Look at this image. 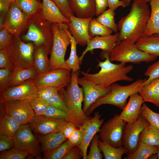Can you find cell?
<instances>
[{"instance_id":"obj_1","label":"cell","mask_w":159,"mask_h":159,"mask_svg":"<svg viewBox=\"0 0 159 159\" xmlns=\"http://www.w3.org/2000/svg\"><path fill=\"white\" fill-rule=\"evenodd\" d=\"M150 13L147 3L133 1L129 12L118 22L117 42L125 41L135 44L144 36Z\"/></svg>"},{"instance_id":"obj_2","label":"cell","mask_w":159,"mask_h":159,"mask_svg":"<svg viewBox=\"0 0 159 159\" xmlns=\"http://www.w3.org/2000/svg\"><path fill=\"white\" fill-rule=\"evenodd\" d=\"M103 62L98 61L97 68L100 67L99 71L95 74L81 71L83 78L100 85L110 86L115 82L121 80L131 82L133 80L127 74L133 69L131 65H126V63L115 64L111 62L110 55H106Z\"/></svg>"},{"instance_id":"obj_3","label":"cell","mask_w":159,"mask_h":159,"mask_svg":"<svg viewBox=\"0 0 159 159\" xmlns=\"http://www.w3.org/2000/svg\"><path fill=\"white\" fill-rule=\"evenodd\" d=\"M78 75V71L72 72L69 84L66 89L64 88L58 91L68 109L67 120L73 122L77 128L85 120L91 118L86 115L82 107L84 95L82 88L79 86Z\"/></svg>"},{"instance_id":"obj_4","label":"cell","mask_w":159,"mask_h":159,"mask_svg":"<svg viewBox=\"0 0 159 159\" xmlns=\"http://www.w3.org/2000/svg\"><path fill=\"white\" fill-rule=\"evenodd\" d=\"M146 80L138 79L126 86L112 84L110 86V92L92 104L85 113L86 115L88 116L96 108L105 104L112 105L122 110L127 103L128 98L134 94L139 93Z\"/></svg>"},{"instance_id":"obj_5","label":"cell","mask_w":159,"mask_h":159,"mask_svg":"<svg viewBox=\"0 0 159 159\" xmlns=\"http://www.w3.org/2000/svg\"><path fill=\"white\" fill-rule=\"evenodd\" d=\"M27 28L22 39L33 42L35 47L45 45L50 54L53 41L52 23L46 20L40 12L30 16Z\"/></svg>"},{"instance_id":"obj_6","label":"cell","mask_w":159,"mask_h":159,"mask_svg":"<svg viewBox=\"0 0 159 159\" xmlns=\"http://www.w3.org/2000/svg\"><path fill=\"white\" fill-rule=\"evenodd\" d=\"M52 26L53 41L49 59L50 70L63 68L71 71L64 59L67 47L71 44L68 25L65 23H53Z\"/></svg>"},{"instance_id":"obj_7","label":"cell","mask_w":159,"mask_h":159,"mask_svg":"<svg viewBox=\"0 0 159 159\" xmlns=\"http://www.w3.org/2000/svg\"><path fill=\"white\" fill-rule=\"evenodd\" d=\"M34 49L33 42L25 43L21 39L20 34L12 35L6 49L14 70L34 65Z\"/></svg>"},{"instance_id":"obj_8","label":"cell","mask_w":159,"mask_h":159,"mask_svg":"<svg viewBox=\"0 0 159 159\" xmlns=\"http://www.w3.org/2000/svg\"><path fill=\"white\" fill-rule=\"evenodd\" d=\"M157 57L145 53L136 47L135 44L125 41L117 42L110 54L111 62L117 61L124 63H148Z\"/></svg>"},{"instance_id":"obj_9","label":"cell","mask_w":159,"mask_h":159,"mask_svg":"<svg viewBox=\"0 0 159 159\" xmlns=\"http://www.w3.org/2000/svg\"><path fill=\"white\" fill-rule=\"evenodd\" d=\"M32 130L29 124L21 125L13 138L14 147L28 152L36 159H42L39 140Z\"/></svg>"},{"instance_id":"obj_10","label":"cell","mask_w":159,"mask_h":159,"mask_svg":"<svg viewBox=\"0 0 159 159\" xmlns=\"http://www.w3.org/2000/svg\"><path fill=\"white\" fill-rule=\"evenodd\" d=\"M31 100H12L0 102L1 107L4 112L12 117L21 125L29 123L35 116L32 109Z\"/></svg>"},{"instance_id":"obj_11","label":"cell","mask_w":159,"mask_h":159,"mask_svg":"<svg viewBox=\"0 0 159 159\" xmlns=\"http://www.w3.org/2000/svg\"><path fill=\"white\" fill-rule=\"evenodd\" d=\"M119 116L115 115L104 123L99 134L101 140L116 148L123 146V136L126 124Z\"/></svg>"},{"instance_id":"obj_12","label":"cell","mask_w":159,"mask_h":159,"mask_svg":"<svg viewBox=\"0 0 159 159\" xmlns=\"http://www.w3.org/2000/svg\"><path fill=\"white\" fill-rule=\"evenodd\" d=\"M71 71L60 68L51 70L47 72L38 75L33 79L38 89L46 87H54L59 90L67 87L71 78Z\"/></svg>"},{"instance_id":"obj_13","label":"cell","mask_w":159,"mask_h":159,"mask_svg":"<svg viewBox=\"0 0 159 159\" xmlns=\"http://www.w3.org/2000/svg\"><path fill=\"white\" fill-rule=\"evenodd\" d=\"M38 88L33 79L0 92V102L12 100H31L37 96Z\"/></svg>"},{"instance_id":"obj_14","label":"cell","mask_w":159,"mask_h":159,"mask_svg":"<svg viewBox=\"0 0 159 159\" xmlns=\"http://www.w3.org/2000/svg\"><path fill=\"white\" fill-rule=\"evenodd\" d=\"M149 123L140 114L137 120L131 124H125L122 139L123 146L127 150V154L132 153L138 148L140 133Z\"/></svg>"},{"instance_id":"obj_15","label":"cell","mask_w":159,"mask_h":159,"mask_svg":"<svg viewBox=\"0 0 159 159\" xmlns=\"http://www.w3.org/2000/svg\"><path fill=\"white\" fill-rule=\"evenodd\" d=\"M30 17L13 1L5 16L6 28L12 35L20 34L27 28Z\"/></svg>"},{"instance_id":"obj_16","label":"cell","mask_w":159,"mask_h":159,"mask_svg":"<svg viewBox=\"0 0 159 159\" xmlns=\"http://www.w3.org/2000/svg\"><path fill=\"white\" fill-rule=\"evenodd\" d=\"M78 83L83 89L84 99L83 110L85 113L90 106L99 99L108 94L110 91V86L97 85L82 78H78Z\"/></svg>"},{"instance_id":"obj_17","label":"cell","mask_w":159,"mask_h":159,"mask_svg":"<svg viewBox=\"0 0 159 159\" xmlns=\"http://www.w3.org/2000/svg\"><path fill=\"white\" fill-rule=\"evenodd\" d=\"M119 32L115 34L105 36H96L92 37L88 41L87 46L79 57L80 64L86 54L88 52H92L95 49L102 50L101 56L103 57L106 55H109L111 52L117 44L119 39Z\"/></svg>"},{"instance_id":"obj_18","label":"cell","mask_w":159,"mask_h":159,"mask_svg":"<svg viewBox=\"0 0 159 159\" xmlns=\"http://www.w3.org/2000/svg\"><path fill=\"white\" fill-rule=\"evenodd\" d=\"M67 121L66 119L52 118L42 115L34 116L29 124L35 132L44 135L60 131Z\"/></svg>"},{"instance_id":"obj_19","label":"cell","mask_w":159,"mask_h":159,"mask_svg":"<svg viewBox=\"0 0 159 159\" xmlns=\"http://www.w3.org/2000/svg\"><path fill=\"white\" fill-rule=\"evenodd\" d=\"M101 115L98 112H95L93 117L85 120L79 128L82 130L83 133L82 143L79 146L83 159H87L88 147L93 137L100 131V127L104 120V119H100Z\"/></svg>"},{"instance_id":"obj_20","label":"cell","mask_w":159,"mask_h":159,"mask_svg":"<svg viewBox=\"0 0 159 159\" xmlns=\"http://www.w3.org/2000/svg\"><path fill=\"white\" fill-rule=\"evenodd\" d=\"M92 18H82L74 16L69 18L70 22L67 25L68 29L76 41L77 44L82 46L87 45L92 37L88 34L90 22Z\"/></svg>"},{"instance_id":"obj_21","label":"cell","mask_w":159,"mask_h":159,"mask_svg":"<svg viewBox=\"0 0 159 159\" xmlns=\"http://www.w3.org/2000/svg\"><path fill=\"white\" fill-rule=\"evenodd\" d=\"M144 102L139 93L131 95L128 102L119 115V118L127 123H133L138 118L142 105Z\"/></svg>"},{"instance_id":"obj_22","label":"cell","mask_w":159,"mask_h":159,"mask_svg":"<svg viewBox=\"0 0 159 159\" xmlns=\"http://www.w3.org/2000/svg\"><path fill=\"white\" fill-rule=\"evenodd\" d=\"M70 7L77 17L93 18L95 15L96 6L94 0H68Z\"/></svg>"},{"instance_id":"obj_23","label":"cell","mask_w":159,"mask_h":159,"mask_svg":"<svg viewBox=\"0 0 159 159\" xmlns=\"http://www.w3.org/2000/svg\"><path fill=\"white\" fill-rule=\"evenodd\" d=\"M42 1L41 13L46 20L51 23H65L68 24L70 22L69 19L62 14L58 7L52 0Z\"/></svg>"},{"instance_id":"obj_24","label":"cell","mask_w":159,"mask_h":159,"mask_svg":"<svg viewBox=\"0 0 159 159\" xmlns=\"http://www.w3.org/2000/svg\"><path fill=\"white\" fill-rule=\"evenodd\" d=\"M48 54V50L45 45H41L34 47V62L38 75L45 74L50 70Z\"/></svg>"},{"instance_id":"obj_25","label":"cell","mask_w":159,"mask_h":159,"mask_svg":"<svg viewBox=\"0 0 159 159\" xmlns=\"http://www.w3.org/2000/svg\"><path fill=\"white\" fill-rule=\"evenodd\" d=\"M136 47L145 53L159 57V34L144 35L135 44Z\"/></svg>"},{"instance_id":"obj_26","label":"cell","mask_w":159,"mask_h":159,"mask_svg":"<svg viewBox=\"0 0 159 159\" xmlns=\"http://www.w3.org/2000/svg\"><path fill=\"white\" fill-rule=\"evenodd\" d=\"M139 94L144 102L152 103L159 108V78L143 86Z\"/></svg>"},{"instance_id":"obj_27","label":"cell","mask_w":159,"mask_h":159,"mask_svg":"<svg viewBox=\"0 0 159 159\" xmlns=\"http://www.w3.org/2000/svg\"><path fill=\"white\" fill-rule=\"evenodd\" d=\"M38 76L34 65L31 67L17 69L13 70L9 87L16 86L30 80L34 79Z\"/></svg>"},{"instance_id":"obj_28","label":"cell","mask_w":159,"mask_h":159,"mask_svg":"<svg viewBox=\"0 0 159 159\" xmlns=\"http://www.w3.org/2000/svg\"><path fill=\"white\" fill-rule=\"evenodd\" d=\"M68 139L60 131L42 135L39 138L41 150L44 151L54 149Z\"/></svg>"},{"instance_id":"obj_29","label":"cell","mask_w":159,"mask_h":159,"mask_svg":"<svg viewBox=\"0 0 159 159\" xmlns=\"http://www.w3.org/2000/svg\"><path fill=\"white\" fill-rule=\"evenodd\" d=\"M150 17L147 24L145 35L159 34V0H151Z\"/></svg>"},{"instance_id":"obj_30","label":"cell","mask_w":159,"mask_h":159,"mask_svg":"<svg viewBox=\"0 0 159 159\" xmlns=\"http://www.w3.org/2000/svg\"><path fill=\"white\" fill-rule=\"evenodd\" d=\"M98 145L105 159H121L123 154L127 153V150L123 146L116 148L100 140H98Z\"/></svg>"},{"instance_id":"obj_31","label":"cell","mask_w":159,"mask_h":159,"mask_svg":"<svg viewBox=\"0 0 159 159\" xmlns=\"http://www.w3.org/2000/svg\"><path fill=\"white\" fill-rule=\"evenodd\" d=\"M21 125L12 117L4 114L1 118L0 135L13 138Z\"/></svg>"},{"instance_id":"obj_32","label":"cell","mask_w":159,"mask_h":159,"mask_svg":"<svg viewBox=\"0 0 159 159\" xmlns=\"http://www.w3.org/2000/svg\"><path fill=\"white\" fill-rule=\"evenodd\" d=\"M158 146H151L140 141L137 149L131 153L127 154V159H149L157 153Z\"/></svg>"},{"instance_id":"obj_33","label":"cell","mask_w":159,"mask_h":159,"mask_svg":"<svg viewBox=\"0 0 159 159\" xmlns=\"http://www.w3.org/2000/svg\"><path fill=\"white\" fill-rule=\"evenodd\" d=\"M139 142L151 146H158L159 145V130L149 124L140 133Z\"/></svg>"},{"instance_id":"obj_34","label":"cell","mask_w":159,"mask_h":159,"mask_svg":"<svg viewBox=\"0 0 159 159\" xmlns=\"http://www.w3.org/2000/svg\"><path fill=\"white\" fill-rule=\"evenodd\" d=\"M14 2L30 17L42 11V2L39 0H14Z\"/></svg>"},{"instance_id":"obj_35","label":"cell","mask_w":159,"mask_h":159,"mask_svg":"<svg viewBox=\"0 0 159 159\" xmlns=\"http://www.w3.org/2000/svg\"><path fill=\"white\" fill-rule=\"evenodd\" d=\"M73 147L67 140L57 148L43 151L44 159H63Z\"/></svg>"},{"instance_id":"obj_36","label":"cell","mask_w":159,"mask_h":159,"mask_svg":"<svg viewBox=\"0 0 159 159\" xmlns=\"http://www.w3.org/2000/svg\"><path fill=\"white\" fill-rule=\"evenodd\" d=\"M69 34L71 39V51L69 57L65 61V62L68 67L72 70V72H75L78 71L80 69L79 57L76 51L77 44L70 31Z\"/></svg>"},{"instance_id":"obj_37","label":"cell","mask_w":159,"mask_h":159,"mask_svg":"<svg viewBox=\"0 0 159 159\" xmlns=\"http://www.w3.org/2000/svg\"><path fill=\"white\" fill-rule=\"evenodd\" d=\"M115 14L114 11L109 8L98 16L96 19L98 22L116 33L118 30V26L115 21Z\"/></svg>"},{"instance_id":"obj_38","label":"cell","mask_w":159,"mask_h":159,"mask_svg":"<svg viewBox=\"0 0 159 159\" xmlns=\"http://www.w3.org/2000/svg\"><path fill=\"white\" fill-rule=\"evenodd\" d=\"M113 31L109 28L98 22L96 19L92 18L89 25V35L91 37L96 36H105L111 34Z\"/></svg>"},{"instance_id":"obj_39","label":"cell","mask_w":159,"mask_h":159,"mask_svg":"<svg viewBox=\"0 0 159 159\" xmlns=\"http://www.w3.org/2000/svg\"><path fill=\"white\" fill-rule=\"evenodd\" d=\"M140 114L147 120L150 124L159 130V113L155 112L143 103Z\"/></svg>"},{"instance_id":"obj_40","label":"cell","mask_w":159,"mask_h":159,"mask_svg":"<svg viewBox=\"0 0 159 159\" xmlns=\"http://www.w3.org/2000/svg\"><path fill=\"white\" fill-rule=\"evenodd\" d=\"M30 154L14 148L8 150L1 151L0 155V159H24Z\"/></svg>"},{"instance_id":"obj_41","label":"cell","mask_w":159,"mask_h":159,"mask_svg":"<svg viewBox=\"0 0 159 159\" xmlns=\"http://www.w3.org/2000/svg\"><path fill=\"white\" fill-rule=\"evenodd\" d=\"M31 107L35 116L42 115L49 105L47 101L37 96L32 99L30 101Z\"/></svg>"},{"instance_id":"obj_42","label":"cell","mask_w":159,"mask_h":159,"mask_svg":"<svg viewBox=\"0 0 159 159\" xmlns=\"http://www.w3.org/2000/svg\"><path fill=\"white\" fill-rule=\"evenodd\" d=\"M99 136L95 135L92 138L90 147L89 153L87 156V159H102V155L98 145Z\"/></svg>"},{"instance_id":"obj_43","label":"cell","mask_w":159,"mask_h":159,"mask_svg":"<svg viewBox=\"0 0 159 159\" xmlns=\"http://www.w3.org/2000/svg\"><path fill=\"white\" fill-rule=\"evenodd\" d=\"M47 102L49 105L68 112L67 107L58 91L54 94Z\"/></svg>"},{"instance_id":"obj_44","label":"cell","mask_w":159,"mask_h":159,"mask_svg":"<svg viewBox=\"0 0 159 159\" xmlns=\"http://www.w3.org/2000/svg\"><path fill=\"white\" fill-rule=\"evenodd\" d=\"M144 75L148 77L143 82V86L148 84L153 80L159 78V60L148 67Z\"/></svg>"},{"instance_id":"obj_45","label":"cell","mask_w":159,"mask_h":159,"mask_svg":"<svg viewBox=\"0 0 159 159\" xmlns=\"http://www.w3.org/2000/svg\"><path fill=\"white\" fill-rule=\"evenodd\" d=\"M43 115L50 118L65 119L67 120L68 112L49 105Z\"/></svg>"},{"instance_id":"obj_46","label":"cell","mask_w":159,"mask_h":159,"mask_svg":"<svg viewBox=\"0 0 159 159\" xmlns=\"http://www.w3.org/2000/svg\"><path fill=\"white\" fill-rule=\"evenodd\" d=\"M13 71L9 69H0V92L9 87V83Z\"/></svg>"},{"instance_id":"obj_47","label":"cell","mask_w":159,"mask_h":159,"mask_svg":"<svg viewBox=\"0 0 159 159\" xmlns=\"http://www.w3.org/2000/svg\"><path fill=\"white\" fill-rule=\"evenodd\" d=\"M58 7L62 14L69 19L72 16H74V13L71 9L68 0H51Z\"/></svg>"},{"instance_id":"obj_48","label":"cell","mask_w":159,"mask_h":159,"mask_svg":"<svg viewBox=\"0 0 159 159\" xmlns=\"http://www.w3.org/2000/svg\"><path fill=\"white\" fill-rule=\"evenodd\" d=\"M59 90L56 88L46 87L38 89L37 97L46 101L48 100L51 97Z\"/></svg>"},{"instance_id":"obj_49","label":"cell","mask_w":159,"mask_h":159,"mask_svg":"<svg viewBox=\"0 0 159 159\" xmlns=\"http://www.w3.org/2000/svg\"><path fill=\"white\" fill-rule=\"evenodd\" d=\"M83 136V133L82 130L77 128L68 140L73 146H80L82 143Z\"/></svg>"},{"instance_id":"obj_50","label":"cell","mask_w":159,"mask_h":159,"mask_svg":"<svg viewBox=\"0 0 159 159\" xmlns=\"http://www.w3.org/2000/svg\"><path fill=\"white\" fill-rule=\"evenodd\" d=\"M12 36L6 28L0 30V50L6 49L11 42Z\"/></svg>"},{"instance_id":"obj_51","label":"cell","mask_w":159,"mask_h":159,"mask_svg":"<svg viewBox=\"0 0 159 159\" xmlns=\"http://www.w3.org/2000/svg\"><path fill=\"white\" fill-rule=\"evenodd\" d=\"M0 68L9 69L14 70L6 49L0 50Z\"/></svg>"},{"instance_id":"obj_52","label":"cell","mask_w":159,"mask_h":159,"mask_svg":"<svg viewBox=\"0 0 159 159\" xmlns=\"http://www.w3.org/2000/svg\"><path fill=\"white\" fill-rule=\"evenodd\" d=\"M14 147L13 138L8 136L0 135V151L10 150Z\"/></svg>"},{"instance_id":"obj_53","label":"cell","mask_w":159,"mask_h":159,"mask_svg":"<svg viewBox=\"0 0 159 159\" xmlns=\"http://www.w3.org/2000/svg\"><path fill=\"white\" fill-rule=\"evenodd\" d=\"M77 128L76 126L73 122L67 121L62 126L60 131L68 139Z\"/></svg>"},{"instance_id":"obj_54","label":"cell","mask_w":159,"mask_h":159,"mask_svg":"<svg viewBox=\"0 0 159 159\" xmlns=\"http://www.w3.org/2000/svg\"><path fill=\"white\" fill-rule=\"evenodd\" d=\"M83 158L82 152L79 146H73L63 159H80Z\"/></svg>"},{"instance_id":"obj_55","label":"cell","mask_w":159,"mask_h":159,"mask_svg":"<svg viewBox=\"0 0 159 159\" xmlns=\"http://www.w3.org/2000/svg\"><path fill=\"white\" fill-rule=\"evenodd\" d=\"M96 6L95 15L98 16L106 10L108 6L107 0H94Z\"/></svg>"},{"instance_id":"obj_56","label":"cell","mask_w":159,"mask_h":159,"mask_svg":"<svg viewBox=\"0 0 159 159\" xmlns=\"http://www.w3.org/2000/svg\"><path fill=\"white\" fill-rule=\"evenodd\" d=\"M12 3L8 0H0V15L5 16Z\"/></svg>"},{"instance_id":"obj_57","label":"cell","mask_w":159,"mask_h":159,"mask_svg":"<svg viewBox=\"0 0 159 159\" xmlns=\"http://www.w3.org/2000/svg\"><path fill=\"white\" fill-rule=\"evenodd\" d=\"M109 8L115 11L119 7H125L124 3L121 0H107Z\"/></svg>"},{"instance_id":"obj_58","label":"cell","mask_w":159,"mask_h":159,"mask_svg":"<svg viewBox=\"0 0 159 159\" xmlns=\"http://www.w3.org/2000/svg\"><path fill=\"white\" fill-rule=\"evenodd\" d=\"M6 28L5 16L0 15V30Z\"/></svg>"},{"instance_id":"obj_59","label":"cell","mask_w":159,"mask_h":159,"mask_svg":"<svg viewBox=\"0 0 159 159\" xmlns=\"http://www.w3.org/2000/svg\"><path fill=\"white\" fill-rule=\"evenodd\" d=\"M125 4L126 6H129L130 3V2L132 0H121Z\"/></svg>"},{"instance_id":"obj_60","label":"cell","mask_w":159,"mask_h":159,"mask_svg":"<svg viewBox=\"0 0 159 159\" xmlns=\"http://www.w3.org/2000/svg\"><path fill=\"white\" fill-rule=\"evenodd\" d=\"M132 1H133L147 3L148 2H150L151 0H132Z\"/></svg>"},{"instance_id":"obj_61","label":"cell","mask_w":159,"mask_h":159,"mask_svg":"<svg viewBox=\"0 0 159 159\" xmlns=\"http://www.w3.org/2000/svg\"><path fill=\"white\" fill-rule=\"evenodd\" d=\"M158 150L157 153L156 154L157 155V159H159V145L158 146Z\"/></svg>"},{"instance_id":"obj_62","label":"cell","mask_w":159,"mask_h":159,"mask_svg":"<svg viewBox=\"0 0 159 159\" xmlns=\"http://www.w3.org/2000/svg\"><path fill=\"white\" fill-rule=\"evenodd\" d=\"M9 0V1H11V2H13L14 1V0Z\"/></svg>"},{"instance_id":"obj_63","label":"cell","mask_w":159,"mask_h":159,"mask_svg":"<svg viewBox=\"0 0 159 159\" xmlns=\"http://www.w3.org/2000/svg\"><path fill=\"white\" fill-rule=\"evenodd\" d=\"M39 0V1H41V0Z\"/></svg>"}]
</instances>
